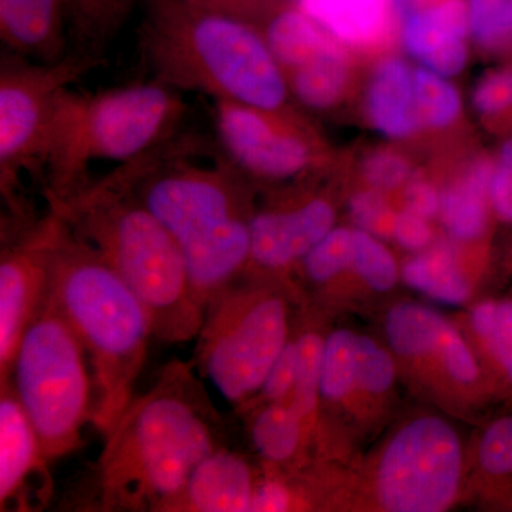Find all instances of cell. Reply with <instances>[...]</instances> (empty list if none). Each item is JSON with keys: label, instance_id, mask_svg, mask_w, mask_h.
<instances>
[{"label": "cell", "instance_id": "obj_29", "mask_svg": "<svg viewBox=\"0 0 512 512\" xmlns=\"http://www.w3.org/2000/svg\"><path fill=\"white\" fill-rule=\"evenodd\" d=\"M414 97L417 119L431 127L453 123L460 113V97L453 86L444 82L440 74L420 69L414 73Z\"/></svg>", "mask_w": 512, "mask_h": 512}, {"label": "cell", "instance_id": "obj_17", "mask_svg": "<svg viewBox=\"0 0 512 512\" xmlns=\"http://www.w3.org/2000/svg\"><path fill=\"white\" fill-rule=\"evenodd\" d=\"M470 16L464 0H441L414 9L403 19V42L409 53L440 76H456L467 62L464 45Z\"/></svg>", "mask_w": 512, "mask_h": 512}, {"label": "cell", "instance_id": "obj_31", "mask_svg": "<svg viewBox=\"0 0 512 512\" xmlns=\"http://www.w3.org/2000/svg\"><path fill=\"white\" fill-rule=\"evenodd\" d=\"M353 268L370 288L386 292L397 281V266L392 254L366 232H353Z\"/></svg>", "mask_w": 512, "mask_h": 512}, {"label": "cell", "instance_id": "obj_20", "mask_svg": "<svg viewBox=\"0 0 512 512\" xmlns=\"http://www.w3.org/2000/svg\"><path fill=\"white\" fill-rule=\"evenodd\" d=\"M133 5L134 0H67L73 52L103 62Z\"/></svg>", "mask_w": 512, "mask_h": 512}, {"label": "cell", "instance_id": "obj_15", "mask_svg": "<svg viewBox=\"0 0 512 512\" xmlns=\"http://www.w3.org/2000/svg\"><path fill=\"white\" fill-rule=\"evenodd\" d=\"M258 483L247 458L224 446L195 467L164 512H251Z\"/></svg>", "mask_w": 512, "mask_h": 512}, {"label": "cell", "instance_id": "obj_39", "mask_svg": "<svg viewBox=\"0 0 512 512\" xmlns=\"http://www.w3.org/2000/svg\"><path fill=\"white\" fill-rule=\"evenodd\" d=\"M490 200L501 220L512 222V140L500 151V160L491 180Z\"/></svg>", "mask_w": 512, "mask_h": 512}, {"label": "cell", "instance_id": "obj_25", "mask_svg": "<svg viewBox=\"0 0 512 512\" xmlns=\"http://www.w3.org/2000/svg\"><path fill=\"white\" fill-rule=\"evenodd\" d=\"M447 320L439 313L414 303L397 305L386 320V333L394 352L404 357H421L439 350Z\"/></svg>", "mask_w": 512, "mask_h": 512}, {"label": "cell", "instance_id": "obj_28", "mask_svg": "<svg viewBox=\"0 0 512 512\" xmlns=\"http://www.w3.org/2000/svg\"><path fill=\"white\" fill-rule=\"evenodd\" d=\"M295 345L296 380L289 402L308 421L318 407L325 340L319 333L303 332L295 338Z\"/></svg>", "mask_w": 512, "mask_h": 512}, {"label": "cell", "instance_id": "obj_13", "mask_svg": "<svg viewBox=\"0 0 512 512\" xmlns=\"http://www.w3.org/2000/svg\"><path fill=\"white\" fill-rule=\"evenodd\" d=\"M50 464L12 383L0 384V511L49 507L53 498Z\"/></svg>", "mask_w": 512, "mask_h": 512}, {"label": "cell", "instance_id": "obj_32", "mask_svg": "<svg viewBox=\"0 0 512 512\" xmlns=\"http://www.w3.org/2000/svg\"><path fill=\"white\" fill-rule=\"evenodd\" d=\"M478 463L491 477H512V416L495 420L478 443Z\"/></svg>", "mask_w": 512, "mask_h": 512}, {"label": "cell", "instance_id": "obj_21", "mask_svg": "<svg viewBox=\"0 0 512 512\" xmlns=\"http://www.w3.org/2000/svg\"><path fill=\"white\" fill-rule=\"evenodd\" d=\"M326 30L298 5L275 10L265 37L281 66L295 69L332 43Z\"/></svg>", "mask_w": 512, "mask_h": 512}, {"label": "cell", "instance_id": "obj_42", "mask_svg": "<svg viewBox=\"0 0 512 512\" xmlns=\"http://www.w3.org/2000/svg\"><path fill=\"white\" fill-rule=\"evenodd\" d=\"M393 235L402 247L414 251L426 247L431 238L429 225L424 218L409 210L396 215Z\"/></svg>", "mask_w": 512, "mask_h": 512}, {"label": "cell", "instance_id": "obj_4", "mask_svg": "<svg viewBox=\"0 0 512 512\" xmlns=\"http://www.w3.org/2000/svg\"><path fill=\"white\" fill-rule=\"evenodd\" d=\"M47 292L92 366V426L106 437L133 400L148 340L154 338L150 316L130 286L63 218L50 254Z\"/></svg>", "mask_w": 512, "mask_h": 512}, {"label": "cell", "instance_id": "obj_6", "mask_svg": "<svg viewBox=\"0 0 512 512\" xmlns=\"http://www.w3.org/2000/svg\"><path fill=\"white\" fill-rule=\"evenodd\" d=\"M187 110L183 93L154 79L99 93L67 87L56 101L43 197L64 201L82 190L94 161L126 164L170 143Z\"/></svg>", "mask_w": 512, "mask_h": 512}, {"label": "cell", "instance_id": "obj_36", "mask_svg": "<svg viewBox=\"0 0 512 512\" xmlns=\"http://www.w3.org/2000/svg\"><path fill=\"white\" fill-rule=\"evenodd\" d=\"M350 212L357 224L365 231L389 237L393 234L394 220L396 217L390 211L389 205L383 200L382 195L377 192H360L350 202Z\"/></svg>", "mask_w": 512, "mask_h": 512}, {"label": "cell", "instance_id": "obj_18", "mask_svg": "<svg viewBox=\"0 0 512 512\" xmlns=\"http://www.w3.org/2000/svg\"><path fill=\"white\" fill-rule=\"evenodd\" d=\"M367 100L373 123L386 136H407L419 123L413 77L402 60L389 59L377 67Z\"/></svg>", "mask_w": 512, "mask_h": 512}, {"label": "cell", "instance_id": "obj_9", "mask_svg": "<svg viewBox=\"0 0 512 512\" xmlns=\"http://www.w3.org/2000/svg\"><path fill=\"white\" fill-rule=\"evenodd\" d=\"M100 63L73 50L55 63L35 62L3 50L0 62L3 222H23L37 217L23 194V174L39 170L45 173L57 97Z\"/></svg>", "mask_w": 512, "mask_h": 512}, {"label": "cell", "instance_id": "obj_41", "mask_svg": "<svg viewBox=\"0 0 512 512\" xmlns=\"http://www.w3.org/2000/svg\"><path fill=\"white\" fill-rule=\"evenodd\" d=\"M409 167L403 158L390 153H376L367 158L366 180L379 190H390L406 180Z\"/></svg>", "mask_w": 512, "mask_h": 512}, {"label": "cell", "instance_id": "obj_10", "mask_svg": "<svg viewBox=\"0 0 512 512\" xmlns=\"http://www.w3.org/2000/svg\"><path fill=\"white\" fill-rule=\"evenodd\" d=\"M460 476L456 431L439 417H421L387 444L377 471V493L387 511L439 512L453 503Z\"/></svg>", "mask_w": 512, "mask_h": 512}, {"label": "cell", "instance_id": "obj_16", "mask_svg": "<svg viewBox=\"0 0 512 512\" xmlns=\"http://www.w3.org/2000/svg\"><path fill=\"white\" fill-rule=\"evenodd\" d=\"M0 40L12 55L59 62L70 52L66 0H0Z\"/></svg>", "mask_w": 512, "mask_h": 512}, {"label": "cell", "instance_id": "obj_2", "mask_svg": "<svg viewBox=\"0 0 512 512\" xmlns=\"http://www.w3.org/2000/svg\"><path fill=\"white\" fill-rule=\"evenodd\" d=\"M195 147L177 137L116 174L173 237L202 308L244 274L251 249V212L241 174L221 156L191 161Z\"/></svg>", "mask_w": 512, "mask_h": 512}, {"label": "cell", "instance_id": "obj_45", "mask_svg": "<svg viewBox=\"0 0 512 512\" xmlns=\"http://www.w3.org/2000/svg\"><path fill=\"white\" fill-rule=\"evenodd\" d=\"M256 5H258V0H234L227 9L248 19L249 13L255 9Z\"/></svg>", "mask_w": 512, "mask_h": 512}, {"label": "cell", "instance_id": "obj_40", "mask_svg": "<svg viewBox=\"0 0 512 512\" xmlns=\"http://www.w3.org/2000/svg\"><path fill=\"white\" fill-rule=\"evenodd\" d=\"M474 106L483 114L500 113L512 104V73L485 77L474 92Z\"/></svg>", "mask_w": 512, "mask_h": 512}, {"label": "cell", "instance_id": "obj_33", "mask_svg": "<svg viewBox=\"0 0 512 512\" xmlns=\"http://www.w3.org/2000/svg\"><path fill=\"white\" fill-rule=\"evenodd\" d=\"M357 384L369 393L382 394L394 382V363L386 350L379 348L375 340L357 336L356 343Z\"/></svg>", "mask_w": 512, "mask_h": 512}, {"label": "cell", "instance_id": "obj_3", "mask_svg": "<svg viewBox=\"0 0 512 512\" xmlns=\"http://www.w3.org/2000/svg\"><path fill=\"white\" fill-rule=\"evenodd\" d=\"M138 49L153 79L259 109L284 107L288 86L265 36L244 16L200 0H147Z\"/></svg>", "mask_w": 512, "mask_h": 512}, {"label": "cell", "instance_id": "obj_19", "mask_svg": "<svg viewBox=\"0 0 512 512\" xmlns=\"http://www.w3.org/2000/svg\"><path fill=\"white\" fill-rule=\"evenodd\" d=\"M296 5L329 35L343 42L366 43L382 32L393 0H296Z\"/></svg>", "mask_w": 512, "mask_h": 512}, {"label": "cell", "instance_id": "obj_22", "mask_svg": "<svg viewBox=\"0 0 512 512\" xmlns=\"http://www.w3.org/2000/svg\"><path fill=\"white\" fill-rule=\"evenodd\" d=\"M306 421L291 402L265 403L251 420L252 444L272 466L291 463L302 446Z\"/></svg>", "mask_w": 512, "mask_h": 512}, {"label": "cell", "instance_id": "obj_37", "mask_svg": "<svg viewBox=\"0 0 512 512\" xmlns=\"http://www.w3.org/2000/svg\"><path fill=\"white\" fill-rule=\"evenodd\" d=\"M437 353L441 356L447 372L454 380L464 384L476 382L478 376L476 360L450 323L444 330Z\"/></svg>", "mask_w": 512, "mask_h": 512}, {"label": "cell", "instance_id": "obj_11", "mask_svg": "<svg viewBox=\"0 0 512 512\" xmlns=\"http://www.w3.org/2000/svg\"><path fill=\"white\" fill-rule=\"evenodd\" d=\"M60 227L62 217L47 205L36 220L0 232V384L8 382L20 340L45 302Z\"/></svg>", "mask_w": 512, "mask_h": 512}, {"label": "cell", "instance_id": "obj_38", "mask_svg": "<svg viewBox=\"0 0 512 512\" xmlns=\"http://www.w3.org/2000/svg\"><path fill=\"white\" fill-rule=\"evenodd\" d=\"M481 340L508 382L512 383V301L498 302L493 329Z\"/></svg>", "mask_w": 512, "mask_h": 512}, {"label": "cell", "instance_id": "obj_14", "mask_svg": "<svg viewBox=\"0 0 512 512\" xmlns=\"http://www.w3.org/2000/svg\"><path fill=\"white\" fill-rule=\"evenodd\" d=\"M335 211L328 201L312 198L281 210L254 212L247 269L282 272L302 262L332 231Z\"/></svg>", "mask_w": 512, "mask_h": 512}, {"label": "cell", "instance_id": "obj_23", "mask_svg": "<svg viewBox=\"0 0 512 512\" xmlns=\"http://www.w3.org/2000/svg\"><path fill=\"white\" fill-rule=\"evenodd\" d=\"M493 173L488 161H480L471 167L463 183L444 195V222L453 237L468 241L483 234L487 225L485 200L490 197Z\"/></svg>", "mask_w": 512, "mask_h": 512}, {"label": "cell", "instance_id": "obj_49", "mask_svg": "<svg viewBox=\"0 0 512 512\" xmlns=\"http://www.w3.org/2000/svg\"><path fill=\"white\" fill-rule=\"evenodd\" d=\"M66 6H67V0H66Z\"/></svg>", "mask_w": 512, "mask_h": 512}, {"label": "cell", "instance_id": "obj_12", "mask_svg": "<svg viewBox=\"0 0 512 512\" xmlns=\"http://www.w3.org/2000/svg\"><path fill=\"white\" fill-rule=\"evenodd\" d=\"M220 156L239 174L286 180L308 168L312 147L301 134L272 119L275 110L214 100Z\"/></svg>", "mask_w": 512, "mask_h": 512}, {"label": "cell", "instance_id": "obj_35", "mask_svg": "<svg viewBox=\"0 0 512 512\" xmlns=\"http://www.w3.org/2000/svg\"><path fill=\"white\" fill-rule=\"evenodd\" d=\"M295 380L296 345L295 339H291L269 369L258 393H261L265 403L289 402L293 387H295Z\"/></svg>", "mask_w": 512, "mask_h": 512}, {"label": "cell", "instance_id": "obj_7", "mask_svg": "<svg viewBox=\"0 0 512 512\" xmlns=\"http://www.w3.org/2000/svg\"><path fill=\"white\" fill-rule=\"evenodd\" d=\"M8 382L50 463L83 446L84 427L93 424L92 366L49 292L20 340Z\"/></svg>", "mask_w": 512, "mask_h": 512}, {"label": "cell", "instance_id": "obj_44", "mask_svg": "<svg viewBox=\"0 0 512 512\" xmlns=\"http://www.w3.org/2000/svg\"><path fill=\"white\" fill-rule=\"evenodd\" d=\"M409 211L423 218L433 217L440 207L439 195L429 184L414 183L406 192Z\"/></svg>", "mask_w": 512, "mask_h": 512}, {"label": "cell", "instance_id": "obj_27", "mask_svg": "<svg viewBox=\"0 0 512 512\" xmlns=\"http://www.w3.org/2000/svg\"><path fill=\"white\" fill-rule=\"evenodd\" d=\"M357 336L349 330H335L325 340L320 397L329 402L345 399L357 384Z\"/></svg>", "mask_w": 512, "mask_h": 512}, {"label": "cell", "instance_id": "obj_30", "mask_svg": "<svg viewBox=\"0 0 512 512\" xmlns=\"http://www.w3.org/2000/svg\"><path fill=\"white\" fill-rule=\"evenodd\" d=\"M353 232L346 228L332 229L303 258V269L315 284H326L352 265Z\"/></svg>", "mask_w": 512, "mask_h": 512}, {"label": "cell", "instance_id": "obj_46", "mask_svg": "<svg viewBox=\"0 0 512 512\" xmlns=\"http://www.w3.org/2000/svg\"><path fill=\"white\" fill-rule=\"evenodd\" d=\"M200 2L207 3V5L217 6V8L227 9L234 0H200Z\"/></svg>", "mask_w": 512, "mask_h": 512}, {"label": "cell", "instance_id": "obj_26", "mask_svg": "<svg viewBox=\"0 0 512 512\" xmlns=\"http://www.w3.org/2000/svg\"><path fill=\"white\" fill-rule=\"evenodd\" d=\"M407 285L437 301L460 305L470 296L467 279L446 251L417 256L403 268Z\"/></svg>", "mask_w": 512, "mask_h": 512}, {"label": "cell", "instance_id": "obj_43", "mask_svg": "<svg viewBox=\"0 0 512 512\" xmlns=\"http://www.w3.org/2000/svg\"><path fill=\"white\" fill-rule=\"evenodd\" d=\"M291 510V497L279 478L266 477L256 485L251 511L284 512Z\"/></svg>", "mask_w": 512, "mask_h": 512}, {"label": "cell", "instance_id": "obj_24", "mask_svg": "<svg viewBox=\"0 0 512 512\" xmlns=\"http://www.w3.org/2000/svg\"><path fill=\"white\" fill-rule=\"evenodd\" d=\"M292 70L293 93L313 110L332 107L348 83V63L333 42Z\"/></svg>", "mask_w": 512, "mask_h": 512}, {"label": "cell", "instance_id": "obj_8", "mask_svg": "<svg viewBox=\"0 0 512 512\" xmlns=\"http://www.w3.org/2000/svg\"><path fill=\"white\" fill-rule=\"evenodd\" d=\"M289 340L284 296L275 288L242 284L239 276L205 306L192 365L228 403L242 409Z\"/></svg>", "mask_w": 512, "mask_h": 512}, {"label": "cell", "instance_id": "obj_5", "mask_svg": "<svg viewBox=\"0 0 512 512\" xmlns=\"http://www.w3.org/2000/svg\"><path fill=\"white\" fill-rule=\"evenodd\" d=\"M46 204L136 293L150 316L154 338L171 345L197 338L205 311L192 291L183 254L116 171L67 200Z\"/></svg>", "mask_w": 512, "mask_h": 512}, {"label": "cell", "instance_id": "obj_34", "mask_svg": "<svg viewBox=\"0 0 512 512\" xmlns=\"http://www.w3.org/2000/svg\"><path fill=\"white\" fill-rule=\"evenodd\" d=\"M470 30L480 45L494 46L512 33L510 0H468Z\"/></svg>", "mask_w": 512, "mask_h": 512}, {"label": "cell", "instance_id": "obj_48", "mask_svg": "<svg viewBox=\"0 0 512 512\" xmlns=\"http://www.w3.org/2000/svg\"><path fill=\"white\" fill-rule=\"evenodd\" d=\"M416 2H417V5H419V0H416Z\"/></svg>", "mask_w": 512, "mask_h": 512}, {"label": "cell", "instance_id": "obj_1", "mask_svg": "<svg viewBox=\"0 0 512 512\" xmlns=\"http://www.w3.org/2000/svg\"><path fill=\"white\" fill-rule=\"evenodd\" d=\"M195 372L173 360L133 397L67 495L70 510L164 512L195 467L227 446L224 420Z\"/></svg>", "mask_w": 512, "mask_h": 512}, {"label": "cell", "instance_id": "obj_47", "mask_svg": "<svg viewBox=\"0 0 512 512\" xmlns=\"http://www.w3.org/2000/svg\"><path fill=\"white\" fill-rule=\"evenodd\" d=\"M508 18H510V25L512 29V0H510V5H508Z\"/></svg>", "mask_w": 512, "mask_h": 512}]
</instances>
